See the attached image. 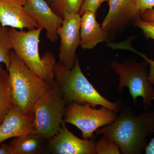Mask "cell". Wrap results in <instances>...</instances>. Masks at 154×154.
<instances>
[{
    "label": "cell",
    "instance_id": "cell-1",
    "mask_svg": "<svg viewBox=\"0 0 154 154\" xmlns=\"http://www.w3.org/2000/svg\"><path fill=\"white\" fill-rule=\"evenodd\" d=\"M120 111L115 121L95 132L116 143L122 154L142 153L147 138L154 132V111L136 115L131 107L122 105Z\"/></svg>",
    "mask_w": 154,
    "mask_h": 154
},
{
    "label": "cell",
    "instance_id": "cell-2",
    "mask_svg": "<svg viewBox=\"0 0 154 154\" xmlns=\"http://www.w3.org/2000/svg\"><path fill=\"white\" fill-rule=\"evenodd\" d=\"M54 72L66 104L88 103L94 108L100 105L108 107L116 113L120 111L122 105L121 101L111 102L98 92L83 73L78 57L72 69L67 68L59 62H56Z\"/></svg>",
    "mask_w": 154,
    "mask_h": 154
},
{
    "label": "cell",
    "instance_id": "cell-3",
    "mask_svg": "<svg viewBox=\"0 0 154 154\" xmlns=\"http://www.w3.org/2000/svg\"><path fill=\"white\" fill-rule=\"evenodd\" d=\"M43 29L39 27L24 31L11 28L9 36L13 50L35 74L52 86L55 81L54 72L55 57L47 51L41 57L38 50L39 37Z\"/></svg>",
    "mask_w": 154,
    "mask_h": 154
},
{
    "label": "cell",
    "instance_id": "cell-4",
    "mask_svg": "<svg viewBox=\"0 0 154 154\" xmlns=\"http://www.w3.org/2000/svg\"><path fill=\"white\" fill-rule=\"evenodd\" d=\"M10 56L8 71L14 99L23 113L32 114L36 103L52 86L32 71L14 50Z\"/></svg>",
    "mask_w": 154,
    "mask_h": 154
},
{
    "label": "cell",
    "instance_id": "cell-5",
    "mask_svg": "<svg viewBox=\"0 0 154 154\" xmlns=\"http://www.w3.org/2000/svg\"><path fill=\"white\" fill-rule=\"evenodd\" d=\"M66 105L60 87L55 81L34 107V126L36 132L48 140L55 136L63 122Z\"/></svg>",
    "mask_w": 154,
    "mask_h": 154
},
{
    "label": "cell",
    "instance_id": "cell-6",
    "mask_svg": "<svg viewBox=\"0 0 154 154\" xmlns=\"http://www.w3.org/2000/svg\"><path fill=\"white\" fill-rule=\"evenodd\" d=\"M111 66L119 78L118 92L121 93L126 87L133 102L141 97L144 109L149 110L154 100V88L149 80L145 63L128 60L122 63L113 61Z\"/></svg>",
    "mask_w": 154,
    "mask_h": 154
},
{
    "label": "cell",
    "instance_id": "cell-7",
    "mask_svg": "<svg viewBox=\"0 0 154 154\" xmlns=\"http://www.w3.org/2000/svg\"><path fill=\"white\" fill-rule=\"evenodd\" d=\"M118 116L116 113L105 106L97 109L88 103L72 102L66 107L63 122L76 127L82 131L83 139L88 140L94 137L97 129L111 124Z\"/></svg>",
    "mask_w": 154,
    "mask_h": 154
},
{
    "label": "cell",
    "instance_id": "cell-8",
    "mask_svg": "<svg viewBox=\"0 0 154 154\" xmlns=\"http://www.w3.org/2000/svg\"><path fill=\"white\" fill-rule=\"evenodd\" d=\"M81 22L79 13L66 14L57 30L60 39L59 62L68 69L74 66L76 52L80 45Z\"/></svg>",
    "mask_w": 154,
    "mask_h": 154
},
{
    "label": "cell",
    "instance_id": "cell-9",
    "mask_svg": "<svg viewBox=\"0 0 154 154\" xmlns=\"http://www.w3.org/2000/svg\"><path fill=\"white\" fill-rule=\"evenodd\" d=\"M94 138L86 140L77 137L63 122L59 132L48 141L52 154H96Z\"/></svg>",
    "mask_w": 154,
    "mask_h": 154
},
{
    "label": "cell",
    "instance_id": "cell-10",
    "mask_svg": "<svg viewBox=\"0 0 154 154\" xmlns=\"http://www.w3.org/2000/svg\"><path fill=\"white\" fill-rule=\"evenodd\" d=\"M25 13L46 31V36L51 42H55L59 38L58 29L62 25L63 18L56 14L45 0H26Z\"/></svg>",
    "mask_w": 154,
    "mask_h": 154
},
{
    "label": "cell",
    "instance_id": "cell-11",
    "mask_svg": "<svg viewBox=\"0 0 154 154\" xmlns=\"http://www.w3.org/2000/svg\"><path fill=\"white\" fill-rule=\"evenodd\" d=\"M26 0H0V23L4 27L23 30L38 28L35 20L25 13Z\"/></svg>",
    "mask_w": 154,
    "mask_h": 154
},
{
    "label": "cell",
    "instance_id": "cell-12",
    "mask_svg": "<svg viewBox=\"0 0 154 154\" xmlns=\"http://www.w3.org/2000/svg\"><path fill=\"white\" fill-rule=\"evenodd\" d=\"M36 131L33 113L27 115L19 106H14L0 124V144L11 138Z\"/></svg>",
    "mask_w": 154,
    "mask_h": 154
},
{
    "label": "cell",
    "instance_id": "cell-13",
    "mask_svg": "<svg viewBox=\"0 0 154 154\" xmlns=\"http://www.w3.org/2000/svg\"><path fill=\"white\" fill-rule=\"evenodd\" d=\"M96 14L94 11H87L82 15L80 45L83 49H92L108 40V31L97 22Z\"/></svg>",
    "mask_w": 154,
    "mask_h": 154
},
{
    "label": "cell",
    "instance_id": "cell-14",
    "mask_svg": "<svg viewBox=\"0 0 154 154\" xmlns=\"http://www.w3.org/2000/svg\"><path fill=\"white\" fill-rule=\"evenodd\" d=\"M133 0H109V9L102 22L107 31L116 29L129 21L128 14Z\"/></svg>",
    "mask_w": 154,
    "mask_h": 154
},
{
    "label": "cell",
    "instance_id": "cell-15",
    "mask_svg": "<svg viewBox=\"0 0 154 154\" xmlns=\"http://www.w3.org/2000/svg\"><path fill=\"white\" fill-rule=\"evenodd\" d=\"M47 141L36 131L14 137L10 143L11 154H38Z\"/></svg>",
    "mask_w": 154,
    "mask_h": 154
},
{
    "label": "cell",
    "instance_id": "cell-16",
    "mask_svg": "<svg viewBox=\"0 0 154 154\" xmlns=\"http://www.w3.org/2000/svg\"><path fill=\"white\" fill-rule=\"evenodd\" d=\"M17 104L14 99L8 71L0 64V124L6 116Z\"/></svg>",
    "mask_w": 154,
    "mask_h": 154
},
{
    "label": "cell",
    "instance_id": "cell-17",
    "mask_svg": "<svg viewBox=\"0 0 154 154\" xmlns=\"http://www.w3.org/2000/svg\"><path fill=\"white\" fill-rule=\"evenodd\" d=\"M85 0H51V7L54 11L63 18L66 14L79 13Z\"/></svg>",
    "mask_w": 154,
    "mask_h": 154
},
{
    "label": "cell",
    "instance_id": "cell-18",
    "mask_svg": "<svg viewBox=\"0 0 154 154\" xmlns=\"http://www.w3.org/2000/svg\"><path fill=\"white\" fill-rule=\"evenodd\" d=\"M13 50L9 28L4 27L0 23V64H5L8 70L11 64L10 53Z\"/></svg>",
    "mask_w": 154,
    "mask_h": 154
},
{
    "label": "cell",
    "instance_id": "cell-19",
    "mask_svg": "<svg viewBox=\"0 0 154 154\" xmlns=\"http://www.w3.org/2000/svg\"><path fill=\"white\" fill-rule=\"evenodd\" d=\"M154 7V0H133L128 14L129 20L140 19L143 13Z\"/></svg>",
    "mask_w": 154,
    "mask_h": 154
},
{
    "label": "cell",
    "instance_id": "cell-20",
    "mask_svg": "<svg viewBox=\"0 0 154 154\" xmlns=\"http://www.w3.org/2000/svg\"><path fill=\"white\" fill-rule=\"evenodd\" d=\"M95 149L96 154H121L118 145L104 136L95 142Z\"/></svg>",
    "mask_w": 154,
    "mask_h": 154
},
{
    "label": "cell",
    "instance_id": "cell-21",
    "mask_svg": "<svg viewBox=\"0 0 154 154\" xmlns=\"http://www.w3.org/2000/svg\"><path fill=\"white\" fill-rule=\"evenodd\" d=\"M119 48H122V49H126L129 50L133 51L137 54H139L141 57L144 59L146 61V62L148 63L149 65V79L150 82L152 83V85H154V60L149 58L144 54L142 53L139 52L136 50L129 44H128V42H121L119 43L118 46Z\"/></svg>",
    "mask_w": 154,
    "mask_h": 154
},
{
    "label": "cell",
    "instance_id": "cell-22",
    "mask_svg": "<svg viewBox=\"0 0 154 154\" xmlns=\"http://www.w3.org/2000/svg\"><path fill=\"white\" fill-rule=\"evenodd\" d=\"M135 25L142 30L146 38L154 40V22L145 21L141 19H136Z\"/></svg>",
    "mask_w": 154,
    "mask_h": 154
},
{
    "label": "cell",
    "instance_id": "cell-23",
    "mask_svg": "<svg viewBox=\"0 0 154 154\" xmlns=\"http://www.w3.org/2000/svg\"><path fill=\"white\" fill-rule=\"evenodd\" d=\"M108 1L109 0H85L79 14L82 16L87 11H94L96 13L102 3Z\"/></svg>",
    "mask_w": 154,
    "mask_h": 154
},
{
    "label": "cell",
    "instance_id": "cell-24",
    "mask_svg": "<svg viewBox=\"0 0 154 154\" xmlns=\"http://www.w3.org/2000/svg\"><path fill=\"white\" fill-rule=\"evenodd\" d=\"M141 18L145 21L154 22V9L146 11L141 14Z\"/></svg>",
    "mask_w": 154,
    "mask_h": 154
},
{
    "label": "cell",
    "instance_id": "cell-25",
    "mask_svg": "<svg viewBox=\"0 0 154 154\" xmlns=\"http://www.w3.org/2000/svg\"><path fill=\"white\" fill-rule=\"evenodd\" d=\"M0 154H11V149L10 144L2 143L0 144Z\"/></svg>",
    "mask_w": 154,
    "mask_h": 154
},
{
    "label": "cell",
    "instance_id": "cell-26",
    "mask_svg": "<svg viewBox=\"0 0 154 154\" xmlns=\"http://www.w3.org/2000/svg\"><path fill=\"white\" fill-rule=\"evenodd\" d=\"M146 154H154V138L152 139L144 150Z\"/></svg>",
    "mask_w": 154,
    "mask_h": 154
},
{
    "label": "cell",
    "instance_id": "cell-27",
    "mask_svg": "<svg viewBox=\"0 0 154 154\" xmlns=\"http://www.w3.org/2000/svg\"><path fill=\"white\" fill-rule=\"evenodd\" d=\"M48 1H49V2H50L51 1V0H48Z\"/></svg>",
    "mask_w": 154,
    "mask_h": 154
}]
</instances>
